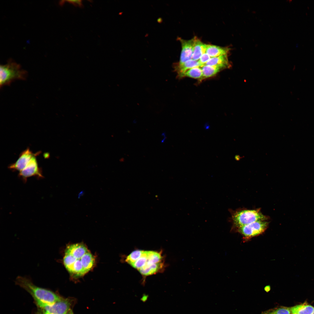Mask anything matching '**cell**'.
Returning <instances> with one entry per match:
<instances>
[{"mask_svg": "<svg viewBox=\"0 0 314 314\" xmlns=\"http://www.w3.org/2000/svg\"><path fill=\"white\" fill-rule=\"evenodd\" d=\"M63 261L70 274L78 277L83 276L92 269L95 258L85 245L76 243L66 247Z\"/></svg>", "mask_w": 314, "mask_h": 314, "instance_id": "1", "label": "cell"}, {"mask_svg": "<svg viewBox=\"0 0 314 314\" xmlns=\"http://www.w3.org/2000/svg\"><path fill=\"white\" fill-rule=\"evenodd\" d=\"M15 283L23 288L32 296L34 300L47 303H53L59 300L61 297L53 292L35 285L27 277L19 276Z\"/></svg>", "mask_w": 314, "mask_h": 314, "instance_id": "2", "label": "cell"}, {"mask_svg": "<svg viewBox=\"0 0 314 314\" xmlns=\"http://www.w3.org/2000/svg\"><path fill=\"white\" fill-rule=\"evenodd\" d=\"M231 215L229 221L232 224V231L259 220H267L268 217L263 214L259 209L229 210Z\"/></svg>", "mask_w": 314, "mask_h": 314, "instance_id": "3", "label": "cell"}, {"mask_svg": "<svg viewBox=\"0 0 314 314\" xmlns=\"http://www.w3.org/2000/svg\"><path fill=\"white\" fill-rule=\"evenodd\" d=\"M0 69L1 87L9 85L15 80H24L27 75L26 71L12 60H9L5 65H1Z\"/></svg>", "mask_w": 314, "mask_h": 314, "instance_id": "4", "label": "cell"}, {"mask_svg": "<svg viewBox=\"0 0 314 314\" xmlns=\"http://www.w3.org/2000/svg\"><path fill=\"white\" fill-rule=\"evenodd\" d=\"M164 266L163 257L160 252L148 251L147 261L138 271L142 275L147 276L160 272Z\"/></svg>", "mask_w": 314, "mask_h": 314, "instance_id": "5", "label": "cell"}, {"mask_svg": "<svg viewBox=\"0 0 314 314\" xmlns=\"http://www.w3.org/2000/svg\"><path fill=\"white\" fill-rule=\"evenodd\" d=\"M41 310L51 314H66L70 310L71 302L69 299L62 297L53 303H44L34 300Z\"/></svg>", "mask_w": 314, "mask_h": 314, "instance_id": "6", "label": "cell"}, {"mask_svg": "<svg viewBox=\"0 0 314 314\" xmlns=\"http://www.w3.org/2000/svg\"><path fill=\"white\" fill-rule=\"evenodd\" d=\"M267 220L258 221L238 228L235 230L240 233L244 238L249 239L263 233L267 228Z\"/></svg>", "mask_w": 314, "mask_h": 314, "instance_id": "7", "label": "cell"}, {"mask_svg": "<svg viewBox=\"0 0 314 314\" xmlns=\"http://www.w3.org/2000/svg\"><path fill=\"white\" fill-rule=\"evenodd\" d=\"M40 152H36L25 167L19 172V176L24 181L26 182L28 178L31 176H35L39 178L44 177L42 170L38 166L36 158V156Z\"/></svg>", "mask_w": 314, "mask_h": 314, "instance_id": "8", "label": "cell"}, {"mask_svg": "<svg viewBox=\"0 0 314 314\" xmlns=\"http://www.w3.org/2000/svg\"><path fill=\"white\" fill-rule=\"evenodd\" d=\"M36 154L33 153L27 148L21 152L16 161L10 165L8 168L13 171L20 172L25 167Z\"/></svg>", "mask_w": 314, "mask_h": 314, "instance_id": "9", "label": "cell"}, {"mask_svg": "<svg viewBox=\"0 0 314 314\" xmlns=\"http://www.w3.org/2000/svg\"><path fill=\"white\" fill-rule=\"evenodd\" d=\"M181 45V51L179 61L177 64H181L188 60L192 59L194 46V38L186 40L179 39Z\"/></svg>", "mask_w": 314, "mask_h": 314, "instance_id": "10", "label": "cell"}, {"mask_svg": "<svg viewBox=\"0 0 314 314\" xmlns=\"http://www.w3.org/2000/svg\"><path fill=\"white\" fill-rule=\"evenodd\" d=\"M196 67H201L198 61L192 59L181 64L176 63L173 65L174 70L177 74V77L179 78L183 77L184 74L186 71Z\"/></svg>", "mask_w": 314, "mask_h": 314, "instance_id": "11", "label": "cell"}, {"mask_svg": "<svg viewBox=\"0 0 314 314\" xmlns=\"http://www.w3.org/2000/svg\"><path fill=\"white\" fill-rule=\"evenodd\" d=\"M194 46L192 59L198 61L201 56L206 53V44L196 37L194 38Z\"/></svg>", "mask_w": 314, "mask_h": 314, "instance_id": "12", "label": "cell"}, {"mask_svg": "<svg viewBox=\"0 0 314 314\" xmlns=\"http://www.w3.org/2000/svg\"><path fill=\"white\" fill-rule=\"evenodd\" d=\"M230 49L212 44H206V53L213 58L228 53Z\"/></svg>", "mask_w": 314, "mask_h": 314, "instance_id": "13", "label": "cell"}, {"mask_svg": "<svg viewBox=\"0 0 314 314\" xmlns=\"http://www.w3.org/2000/svg\"><path fill=\"white\" fill-rule=\"evenodd\" d=\"M201 67L202 76L200 80H201L214 76L221 70L227 67L223 66H211L206 65H205Z\"/></svg>", "mask_w": 314, "mask_h": 314, "instance_id": "14", "label": "cell"}, {"mask_svg": "<svg viewBox=\"0 0 314 314\" xmlns=\"http://www.w3.org/2000/svg\"><path fill=\"white\" fill-rule=\"evenodd\" d=\"M290 310L291 314H312L314 311V307L304 304L291 307Z\"/></svg>", "mask_w": 314, "mask_h": 314, "instance_id": "15", "label": "cell"}, {"mask_svg": "<svg viewBox=\"0 0 314 314\" xmlns=\"http://www.w3.org/2000/svg\"><path fill=\"white\" fill-rule=\"evenodd\" d=\"M205 65L211 66H223L228 67L229 65L228 54L211 58Z\"/></svg>", "mask_w": 314, "mask_h": 314, "instance_id": "16", "label": "cell"}, {"mask_svg": "<svg viewBox=\"0 0 314 314\" xmlns=\"http://www.w3.org/2000/svg\"><path fill=\"white\" fill-rule=\"evenodd\" d=\"M290 308L280 306L262 312L261 314H291Z\"/></svg>", "mask_w": 314, "mask_h": 314, "instance_id": "17", "label": "cell"}, {"mask_svg": "<svg viewBox=\"0 0 314 314\" xmlns=\"http://www.w3.org/2000/svg\"><path fill=\"white\" fill-rule=\"evenodd\" d=\"M200 67H196L186 71L184 74L183 77H188L199 80L202 76V72Z\"/></svg>", "mask_w": 314, "mask_h": 314, "instance_id": "18", "label": "cell"}, {"mask_svg": "<svg viewBox=\"0 0 314 314\" xmlns=\"http://www.w3.org/2000/svg\"><path fill=\"white\" fill-rule=\"evenodd\" d=\"M210 58V57L206 53L202 54L198 61L201 67L205 65Z\"/></svg>", "mask_w": 314, "mask_h": 314, "instance_id": "19", "label": "cell"}, {"mask_svg": "<svg viewBox=\"0 0 314 314\" xmlns=\"http://www.w3.org/2000/svg\"><path fill=\"white\" fill-rule=\"evenodd\" d=\"M65 1L72 4L76 7H78L81 8L83 7V4L82 0H67Z\"/></svg>", "mask_w": 314, "mask_h": 314, "instance_id": "20", "label": "cell"}, {"mask_svg": "<svg viewBox=\"0 0 314 314\" xmlns=\"http://www.w3.org/2000/svg\"><path fill=\"white\" fill-rule=\"evenodd\" d=\"M84 193V192L83 191H82L80 192L78 195V198H80L82 196Z\"/></svg>", "mask_w": 314, "mask_h": 314, "instance_id": "21", "label": "cell"}, {"mask_svg": "<svg viewBox=\"0 0 314 314\" xmlns=\"http://www.w3.org/2000/svg\"><path fill=\"white\" fill-rule=\"evenodd\" d=\"M39 314H51L50 313H49L43 311L41 310Z\"/></svg>", "mask_w": 314, "mask_h": 314, "instance_id": "22", "label": "cell"}, {"mask_svg": "<svg viewBox=\"0 0 314 314\" xmlns=\"http://www.w3.org/2000/svg\"><path fill=\"white\" fill-rule=\"evenodd\" d=\"M235 159L237 160H239L240 159V156L239 155H236L235 156Z\"/></svg>", "mask_w": 314, "mask_h": 314, "instance_id": "23", "label": "cell"}, {"mask_svg": "<svg viewBox=\"0 0 314 314\" xmlns=\"http://www.w3.org/2000/svg\"><path fill=\"white\" fill-rule=\"evenodd\" d=\"M270 286H266L265 288V291H267V292H268L270 290Z\"/></svg>", "mask_w": 314, "mask_h": 314, "instance_id": "24", "label": "cell"}, {"mask_svg": "<svg viewBox=\"0 0 314 314\" xmlns=\"http://www.w3.org/2000/svg\"><path fill=\"white\" fill-rule=\"evenodd\" d=\"M66 314H74L71 309H70Z\"/></svg>", "mask_w": 314, "mask_h": 314, "instance_id": "25", "label": "cell"}, {"mask_svg": "<svg viewBox=\"0 0 314 314\" xmlns=\"http://www.w3.org/2000/svg\"><path fill=\"white\" fill-rule=\"evenodd\" d=\"M312 314H314V311L313 312V313H312Z\"/></svg>", "mask_w": 314, "mask_h": 314, "instance_id": "26", "label": "cell"}, {"mask_svg": "<svg viewBox=\"0 0 314 314\" xmlns=\"http://www.w3.org/2000/svg\"></svg>", "mask_w": 314, "mask_h": 314, "instance_id": "27", "label": "cell"}]
</instances>
